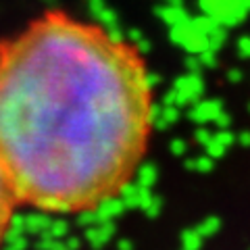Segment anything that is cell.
<instances>
[{
  "label": "cell",
  "instance_id": "1",
  "mask_svg": "<svg viewBox=\"0 0 250 250\" xmlns=\"http://www.w3.org/2000/svg\"><path fill=\"white\" fill-rule=\"evenodd\" d=\"M154 90L134 44L62 11L0 42V169L19 205L90 213L146 159Z\"/></svg>",
  "mask_w": 250,
  "mask_h": 250
},
{
  "label": "cell",
  "instance_id": "2",
  "mask_svg": "<svg viewBox=\"0 0 250 250\" xmlns=\"http://www.w3.org/2000/svg\"><path fill=\"white\" fill-rule=\"evenodd\" d=\"M17 205L19 202H17V198H15V194L11 190L9 182H6L2 169H0V248H2L6 233H9V229H11L13 213H15V207Z\"/></svg>",
  "mask_w": 250,
  "mask_h": 250
}]
</instances>
